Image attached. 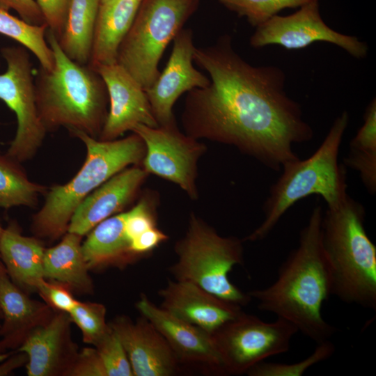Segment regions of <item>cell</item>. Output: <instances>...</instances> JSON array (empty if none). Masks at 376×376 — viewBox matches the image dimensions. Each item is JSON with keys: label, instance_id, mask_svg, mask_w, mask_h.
Here are the masks:
<instances>
[{"label": "cell", "instance_id": "obj_1", "mask_svg": "<svg viewBox=\"0 0 376 376\" xmlns=\"http://www.w3.org/2000/svg\"><path fill=\"white\" fill-rule=\"evenodd\" d=\"M194 61L207 72L210 83L187 94L182 113L186 134L233 146L276 171L299 158L294 144L311 141L314 132L301 104L288 95L281 68L250 64L228 34L196 47Z\"/></svg>", "mask_w": 376, "mask_h": 376}, {"label": "cell", "instance_id": "obj_2", "mask_svg": "<svg viewBox=\"0 0 376 376\" xmlns=\"http://www.w3.org/2000/svg\"><path fill=\"white\" fill-rule=\"evenodd\" d=\"M322 214L319 204L313 207L297 246L279 267L275 281L248 292L260 310L290 322L316 344L336 331L322 315L323 304L332 295L331 272L321 244Z\"/></svg>", "mask_w": 376, "mask_h": 376}, {"label": "cell", "instance_id": "obj_3", "mask_svg": "<svg viewBox=\"0 0 376 376\" xmlns=\"http://www.w3.org/2000/svg\"><path fill=\"white\" fill-rule=\"evenodd\" d=\"M46 39L53 53V66H40L35 74L36 105L43 125L47 131L64 127L97 139L108 113L103 79L88 64L67 56L49 29Z\"/></svg>", "mask_w": 376, "mask_h": 376}, {"label": "cell", "instance_id": "obj_4", "mask_svg": "<svg viewBox=\"0 0 376 376\" xmlns=\"http://www.w3.org/2000/svg\"><path fill=\"white\" fill-rule=\"evenodd\" d=\"M349 119L348 112L343 111L311 156L283 165V171L271 187L263 204V222L243 241L257 242L266 238L292 205L311 195L320 196L327 208H336L344 203L349 196L347 175L345 166L338 162V155Z\"/></svg>", "mask_w": 376, "mask_h": 376}, {"label": "cell", "instance_id": "obj_5", "mask_svg": "<svg viewBox=\"0 0 376 376\" xmlns=\"http://www.w3.org/2000/svg\"><path fill=\"white\" fill-rule=\"evenodd\" d=\"M365 209L350 196L322 214L321 244L332 295L342 301L376 309V246L364 226Z\"/></svg>", "mask_w": 376, "mask_h": 376}, {"label": "cell", "instance_id": "obj_6", "mask_svg": "<svg viewBox=\"0 0 376 376\" xmlns=\"http://www.w3.org/2000/svg\"><path fill=\"white\" fill-rule=\"evenodd\" d=\"M70 132L85 145L86 157L70 182L54 186L46 194L43 206L33 218L31 229L38 238L55 240L64 235L75 210L88 194L126 166L139 164L145 155V144L134 132L111 141L78 130Z\"/></svg>", "mask_w": 376, "mask_h": 376}, {"label": "cell", "instance_id": "obj_7", "mask_svg": "<svg viewBox=\"0 0 376 376\" xmlns=\"http://www.w3.org/2000/svg\"><path fill=\"white\" fill-rule=\"evenodd\" d=\"M242 241L223 237L192 214L185 235L175 245L177 260L169 268L177 281L196 284L242 307L252 300L229 279L233 268L244 263Z\"/></svg>", "mask_w": 376, "mask_h": 376}, {"label": "cell", "instance_id": "obj_8", "mask_svg": "<svg viewBox=\"0 0 376 376\" xmlns=\"http://www.w3.org/2000/svg\"><path fill=\"white\" fill-rule=\"evenodd\" d=\"M200 0H142L120 45L116 62L146 90L156 81L170 42L195 13Z\"/></svg>", "mask_w": 376, "mask_h": 376}, {"label": "cell", "instance_id": "obj_9", "mask_svg": "<svg viewBox=\"0 0 376 376\" xmlns=\"http://www.w3.org/2000/svg\"><path fill=\"white\" fill-rule=\"evenodd\" d=\"M0 51L6 65L0 73V100L15 113L17 122L6 155L19 163L36 155L47 131L37 109L30 52L21 45L5 46Z\"/></svg>", "mask_w": 376, "mask_h": 376}, {"label": "cell", "instance_id": "obj_10", "mask_svg": "<svg viewBox=\"0 0 376 376\" xmlns=\"http://www.w3.org/2000/svg\"><path fill=\"white\" fill-rule=\"evenodd\" d=\"M298 332L290 322L277 318L267 322L244 311L212 334L224 375H240L265 359L287 352Z\"/></svg>", "mask_w": 376, "mask_h": 376}, {"label": "cell", "instance_id": "obj_11", "mask_svg": "<svg viewBox=\"0 0 376 376\" xmlns=\"http://www.w3.org/2000/svg\"><path fill=\"white\" fill-rule=\"evenodd\" d=\"M316 42L335 45L357 59L366 58L368 52L365 42L338 32L324 22L319 1L306 4L289 15L274 16L256 27L249 39L250 45L255 49L277 45L286 49H299Z\"/></svg>", "mask_w": 376, "mask_h": 376}, {"label": "cell", "instance_id": "obj_12", "mask_svg": "<svg viewBox=\"0 0 376 376\" xmlns=\"http://www.w3.org/2000/svg\"><path fill=\"white\" fill-rule=\"evenodd\" d=\"M132 131L145 144L143 169L178 185L192 199L197 198V162L205 146L181 132L175 123L157 127L139 124Z\"/></svg>", "mask_w": 376, "mask_h": 376}, {"label": "cell", "instance_id": "obj_13", "mask_svg": "<svg viewBox=\"0 0 376 376\" xmlns=\"http://www.w3.org/2000/svg\"><path fill=\"white\" fill-rule=\"evenodd\" d=\"M169 61L146 93L158 125L175 123L173 107L185 93L207 86L210 79L194 67L196 46L193 31L182 29L173 40Z\"/></svg>", "mask_w": 376, "mask_h": 376}, {"label": "cell", "instance_id": "obj_14", "mask_svg": "<svg viewBox=\"0 0 376 376\" xmlns=\"http://www.w3.org/2000/svg\"><path fill=\"white\" fill-rule=\"evenodd\" d=\"M93 68L105 84L109 104L99 140L117 139L139 124L158 126L145 89L124 68L116 62Z\"/></svg>", "mask_w": 376, "mask_h": 376}, {"label": "cell", "instance_id": "obj_15", "mask_svg": "<svg viewBox=\"0 0 376 376\" xmlns=\"http://www.w3.org/2000/svg\"><path fill=\"white\" fill-rule=\"evenodd\" d=\"M136 308L163 336L180 363L224 375L211 334L156 306L145 294L141 295Z\"/></svg>", "mask_w": 376, "mask_h": 376}, {"label": "cell", "instance_id": "obj_16", "mask_svg": "<svg viewBox=\"0 0 376 376\" xmlns=\"http://www.w3.org/2000/svg\"><path fill=\"white\" fill-rule=\"evenodd\" d=\"M69 314L55 311L51 320L36 328L15 352L26 354L29 376H68L79 351L72 339Z\"/></svg>", "mask_w": 376, "mask_h": 376}, {"label": "cell", "instance_id": "obj_17", "mask_svg": "<svg viewBox=\"0 0 376 376\" xmlns=\"http://www.w3.org/2000/svg\"><path fill=\"white\" fill-rule=\"evenodd\" d=\"M122 343L134 376H172L180 362L158 330L141 315L135 321L126 315L109 323Z\"/></svg>", "mask_w": 376, "mask_h": 376}, {"label": "cell", "instance_id": "obj_18", "mask_svg": "<svg viewBox=\"0 0 376 376\" xmlns=\"http://www.w3.org/2000/svg\"><path fill=\"white\" fill-rule=\"evenodd\" d=\"M158 295L162 308L211 335L243 312L242 306L188 281L169 280Z\"/></svg>", "mask_w": 376, "mask_h": 376}, {"label": "cell", "instance_id": "obj_19", "mask_svg": "<svg viewBox=\"0 0 376 376\" xmlns=\"http://www.w3.org/2000/svg\"><path fill=\"white\" fill-rule=\"evenodd\" d=\"M55 311L31 299L10 278L0 262V350L15 352L37 327L47 323Z\"/></svg>", "mask_w": 376, "mask_h": 376}, {"label": "cell", "instance_id": "obj_20", "mask_svg": "<svg viewBox=\"0 0 376 376\" xmlns=\"http://www.w3.org/2000/svg\"><path fill=\"white\" fill-rule=\"evenodd\" d=\"M147 174L143 168L134 166L107 180L78 205L67 232L84 236L103 220L123 210L134 199Z\"/></svg>", "mask_w": 376, "mask_h": 376}, {"label": "cell", "instance_id": "obj_21", "mask_svg": "<svg viewBox=\"0 0 376 376\" xmlns=\"http://www.w3.org/2000/svg\"><path fill=\"white\" fill-rule=\"evenodd\" d=\"M45 248L38 237L24 236L11 224L3 228L0 240V258L10 279L25 292L35 290L38 281L45 279Z\"/></svg>", "mask_w": 376, "mask_h": 376}, {"label": "cell", "instance_id": "obj_22", "mask_svg": "<svg viewBox=\"0 0 376 376\" xmlns=\"http://www.w3.org/2000/svg\"><path fill=\"white\" fill-rule=\"evenodd\" d=\"M142 0H113L100 5L88 65L116 63L118 51Z\"/></svg>", "mask_w": 376, "mask_h": 376}, {"label": "cell", "instance_id": "obj_23", "mask_svg": "<svg viewBox=\"0 0 376 376\" xmlns=\"http://www.w3.org/2000/svg\"><path fill=\"white\" fill-rule=\"evenodd\" d=\"M126 212L112 215L95 226L82 243L89 269L125 267L139 258L132 252L124 231Z\"/></svg>", "mask_w": 376, "mask_h": 376}, {"label": "cell", "instance_id": "obj_24", "mask_svg": "<svg viewBox=\"0 0 376 376\" xmlns=\"http://www.w3.org/2000/svg\"><path fill=\"white\" fill-rule=\"evenodd\" d=\"M82 237L67 232L57 245L45 249L43 275L47 280L68 285L72 291L91 294L94 285L82 251Z\"/></svg>", "mask_w": 376, "mask_h": 376}, {"label": "cell", "instance_id": "obj_25", "mask_svg": "<svg viewBox=\"0 0 376 376\" xmlns=\"http://www.w3.org/2000/svg\"><path fill=\"white\" fill-rule=\"evenodd\" d=\"M98 0H70L61 34V49L72 61L88 65L91 58Z\"/></svg>", "mask_w": 376, "mask_h": 376}, {"label": "cell", "instance_id": "obj_26", "mask_svg": "<svg viewBox=\"0 0 376 376\" xmlns=\"http://www.w3.org/2000/svg\"><path fill=\"white\" fill-rule=\"evenodd\" d=\"M46 187L30 181L18 162L0 155V207H33Z\"/></svg>", "mask_w": 376, "mask_h": 376}, {"label": "cell", "instance_id": "obj_27", "mask_svg": "<svg viewBox=\"0 0 376 376\" xmlns=\"http://www.w3.org/2000/svg\"><path fill=\"white\" fill-rule=\"evenodd\" d=\"M345 166L358 171L361 179L370 180L376 175V99L368 104L363 123L350 143Z\"/></svg>", "mask_w": 376, "mask_h": 376}, {"label": "cell", "instance_id": "obj_28", "mask_svg": "<svg viewBox=\"0 0 376 376\" xmlns=\"http://www.w3.org/2000/svg\"><path fill=\"white\" fill-rule=\"evenodd\" d=\"M47 30L46 24H29L11 15L8 10L0 8V34L26 47L38 60L40 66L51 69L54 56L46 39Z\"/></svg>", "mask_w": 376, "mask_h": 376}, {"label": "cell", "instance_id": "obj_29", "mask_svg": "<svg viewBox=\"0 0 376 376\" xmlns=\"http://www.w3.org/2000/svg\"><path fill=\"white\" fill-rule=\"evenodd\" d=\"M239 17H246L254 27L268 21L287 8H297L319 0H218Z\"/></svg>", "mask_w": 376, "mask_h": 376}, {"label": "cell", "instance_id": "obj_30", "mask_svg": "<svg viewBox=\"0 0 376 376\" xmlns=\"http://www.w3.org/2000/svg\"><path fill=\"white\" fill-rule=\"evenodd\" d=\"M68 314L81 331L86 344L95 346L109 329L106 307L102 304L78 300Z\"/></svg>", "mask_w": 376, "mask_h": 376}, {"label": "cell", "instance_id": "obj_31", "mask_svg": "<svg viewBox=\"0 0 376 376\" xmlns=\"http://www.w3.org/2000/svg\"><path fill=\"white\" fill-rule=\"evenodd\" d=\"M335 352L329 340L317 343L313 352L307 358L294 363H281L261 361L246 373L249 376H301L311 366L329 358Z\"/></svg>", "mask_w": 376, "mask_h": 376}, {"label": "cell", "instance_id": "obj_32", "mask_svg": "<svg viewBox=\"0 0 376 376\" xmlns=\"http://www.w3.org/2000/svg\"><path fill=\"white\" fill-rule=\"evenodd\" d=\"M93 347L100 354L107 376H134L125 350L111 327Z\"/></svg>", "mask_w": 376, "mask_h": 376}, {"label": "cell", "instance_id": "obj_33", "mask_svg": "<svg viewBox=\"0 0 376 376\" xmlns=\"http://www.w3.org/2000/svg\"><path fill=\"white\" fill-rule=\"evenodd\" d=\"M35 290L43 301L56 311L69 313L77 302L71 289L59 282L41 279L37 281Z\"/></svg>", "mask_w": 376, "mask_h": 376}, {"label": "cell", "instance_id": "obj_34", "mask_svg": "<svg viewBox=\"0 0 376 376\" xmlns=\"http://www.w3.org/2000/svg\"><path fill=\"white\" fill-rule=\"evenodd\" d=\"M68 376H107L95 347H84L79 351Z\"/></svg>", "mask_w": 376, "mask_h": 376}, {"label": "cell", "instance_id": "obj_35", "mask_svg": "<svg viewBox=\"0 0 376 376\" xmlns=\"http://www.w3.org/2000/svg\"><path fill=\"white\" fill-rule=\"evenodd\" d=\"M48 29L57 38L61 34L70 0H35Z\"/></svg>", "mask_w": 376, "mask_h": 376}, {"label": "cell", "instance_id": "obj_36", "mask_svg": "<svg viewBox=\"0 0 376 376\" xmlns=\"http://www.w3.org/2000/svg\"><path fill=\"white\" fill-rule=\"evenodd\" d=\"M0 8L15 11L21 19L34 24H45L42 14L35 0H0Z\"/></svg>", "mask_w": 376, "mask_h": 376}, {"label": "cell", "instance_id": "obj_37", "mask_svg": "<svg viewBox=\"0 0 376 376\" xmlns=\"http://www.w3.org/2000/svg\"><path fill=\"white\" fill-rule=\"evenodd\" d=\"M167 239L168 236L155 226L145 231L134 239L131 242L130 249L140 259L148 256L151 251Z\"/></svg>", "mask_w": 376, "mask_h": 376}, {"label": "cell", "instance_id": "obj_38", "mask_svg": "<svg viewBox=\"0 0 376 376\" xmlns=\"http://www.w3.org/2000/svg\"><path fill=\"white\" fill-rule=\"evenodd\" d=\"M27 356L22 352H15L0 363V376H7L15 370L25 366Z\"/></svg>", "mask_w": 376, "mask_h": 376}, {"label": "cell", "instance_id": "obj_39", "mask_svg": "<svg viewBox=\"0 0 376 376\" xmlns=\"http://www.w3.org/2000/svg\"><path fill=\"white\" fill-rule=\"evenodd\" d=\"M14 352H2L0 350V362L6 359L9 356H10Z\"/></svg>", "mask_w": 376, "mask_h": 376}, {"label": "cell", "instance_id": "obj_40", "mask_svg": "<svg viewBox=\"0 0 376 376\" xmlns=\"http://www.w3.org/2000/svg\"><path fill=\"white\" fill-rule=\"evenodd\" d=\"M98 1H99L100 5H102V4L107 3L110 2L111 1H113V0H98Z\"/></svg>", "mask_w": 376, "mask_h": 376}, {"label": "cell", "instance_id": "obj_41", "mask_svg": "<svg viewBox=\"0 0 376 376\" xmlns=\"http://www.w3.org/2000/svg\"><path fill=\"white\" fill-rule=\"evenodd\" d=\"M3 230V228H2V226H1V224H0V240H1V234H2Z\"/></svg>", "mask_w": 376, "mask_h": 376}, {"label": "cell", "instance_id": "obj_42", "mask_svg": "<svg viewBox=\"0 0 376 376\" xmlns=\"http://www.w3.org/2000/svg\"><path fill=\"white\" fill-rule=\"evenodd\" d=\"M0 68H1V62H0Z\"/></svg>", "mask_w": 376, "mask_h": 376}]
</instances>
